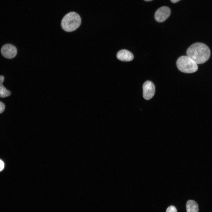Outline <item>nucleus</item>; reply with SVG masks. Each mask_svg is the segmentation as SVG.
<instances>
[{
    "instance_id": "obj_1",
    "label": "nucleus",
    "mask_w": 212,
    "mask_h": 212,
    "mask_svg": "<svg viewBox=\"0 0 212 212\" xmlns=\"http://www.w3.org/2000/svg\"><path fill=\"white\" fill-rule=\"evenodd\" d=\"M187 56L196 64H201L206 62L209 59L210 51L205 44L197 42L191 45L186 51Z\"/></svg>"
},
{
    "instance_id": "obj_2",
    "label": "nucleus",
    "mask_w": 212,
    "mask_h": 212,
    "mask_svg": "<svg viewBox=\"0 0 212 212\" xmlns=\"http://www.w3.org/2000/svg\"><path fill=\"white\" fill-rule=\"evenodd\" d=\"M81 21V18L78 14L74 12H71L63 17L61 25L62 29L65 32H72L79 27Z\"/></svg>"
},
{
    "instance_id": "obj_3",
    "label": "nucleus",
    "mask_w": 212,
    "mask_h": 212,
    "mask_svg": "<svg viewBox=\"0 0 212 212\" xmlns=\"http://www.w3.org/2000/svg\"><path fill=\"white\" fill-rule=\"evenodd\" d=\"M176 64L178 69L184 73H193L198 69L197 64L187 56H182L179 57Z\"/></svg>"
},
{
    "instance_id": "obj_4",
    "label": "nucleus",
    "mask_w": 212,
    "mask_h": 212,
    "mask_svg": "<svg viewBox=\"0 0 212 212\" xmlns=\"http://www.w3.org/2000/svg\"><path fill=\"white\" fill-rule=\"evenodd\" d=\"M143 96L146 100H149L154 96L155 88L153 83L150 81H147L145 82L143 86Z\"/></svg>"
},
{
    "instance_id": "obj_5",
    "label": "nucleus",
    "mask_w": 212,
    "mask_h": 212,
    "mask_svg": "<svg viewBox=\"0 0 212 212\" xmlns=\"http://www.w3.org/2000/svg\"><path fill=\"white\" fill-rule=\"evenodd\" d=\"M1 52L4 57L10 59L15 57L17 53V50L15 47L13 45L7 44L2 47Z\"/></svg>"
},
{
    "instance_id": "obj_6",
    "label": "nucleus",
    "mask_w": 212,
    "mask_h": 212,
    "mask_svg": "<svg viewBox=\"0 0 212 212\" xmlns=\"http://www.w3.org/2000/svg\"><path fill=\"white\" fill-rule=\"evenodd\" d=\"M170 10L167 6H162L159 8L155 12V18L158 22H162L165 21L169 16Z\"/></svg>"
},
{
    "instance_id": "obj_7",
    "label": "nucleus",
    "mask_w": 212,
    "mask_h": 212,
    "mask_svg": "<svg viewBox=\"0 0 212 212\" xmlns=\"http://www.w3.org/2000/svg\"><path fill=\"white\" fill-rule=\"evenodd\" d=\"M117 57L120 61L128 62L133 59L134 56L129 51L126 49H122L117 53Z\"/></svg>"
},
{
    "instance_id": "obj_8",
    "label": "nucleus",
    "mask_w": 212,
    "mask_h": 212,
    "mask_svg": "<svg viewBox=\"0 0 212 212\" xmlns=\"http://www.w3.org/2000/svg\"><path fill=\"white\" fill-rule=\"evenodd\" d=\"M4 77L2 75L0 76V97L4 98L9 96L11 92L7 90L3 85Z\"/></svg>"
},
{
    "instance_id": "obj_9",
    "label": "nucleus",
    "mask_w": 212,
    "mask_h": 212,
    "mask_svg": "<svg viewBox=\"0 0 212 212\" xmlns=\"http://www.w3.org/2000/svg\"><path fill=\"white\" fill-rule=\"evenodd\" d=\"M187 212H198V206L197 203L192 200L188 201L186 204Z\"/></svg>"
},
{
    "instance_id": "obj_10",
    "label": "nucleus",
    "mask_w": 212,
    "mask_h": 212,
    "mask_svg": "<svg viewBox=\"0 0 212 212\" xmlns=\"http://www.w3.org/2000/svg\"><path fill=\"white\" fill-rule=\"evenodd\" d=\"M166 212H177V210L174 206H170L167 208Z\"/></svg>"
},
{
    "instance_id": "obj_11",
    "label": "nucleus",
    "mask_w": 212,
    "mask_h": 212,
    "mask_svg": "<svg viewBox=\"0 0 212 212\" xmlns=\"http://www.w3.org/2000/svg\"><path fill=\"white\" fill-rule=\"evenodd\" d=\"M5 109V106L4 104L0 101V114L2 113Z\"/></svg>"
},
{
    "instance_id": "obj_12",
    "label": "nucleus",
    "mask_w": 212,
    "mask_h": 212,
    "mask_svg": "<svg viewBox=\"0 0 212 212\" xmlns=\"http://www.w3.org/2000/svg\"><path fill=\"white\" fill-rule=\"evenodd\" d=\"M4 164L2 161L0 159V172L3 170L4 168Z\"/></svg>"
},
{
    "instance_id": "obj_13",
    "label": "nucleus",
    "mask_w": 212,
    "mask_h": 212,
    "mask_svg": "<svg viewBox=\"0 0 212 212\" xmlns=\"http://www.w3.org/2000/svg\"><path fill=\"white\" fill-rule=\"evenodd\" d=\"M180 0H170L171 2L173 3H175Z\"/></svg>"
},
{
    "instance_id": "obj_14",
    "label": "nucleus",
    "mask_w": 212,
    "mask_h": 212,
    "mask_svg": "<svg viewBox=\"0 0 212 212\" xmlns=\"http://www.w3.org/2000/svg\"><path fill=\"white\" fill-rule=\"evenodd\" d=\"M145 0V1H152V0Z\"/></svg>"
}]
</instances>
